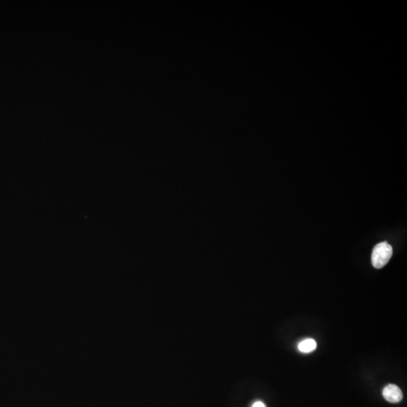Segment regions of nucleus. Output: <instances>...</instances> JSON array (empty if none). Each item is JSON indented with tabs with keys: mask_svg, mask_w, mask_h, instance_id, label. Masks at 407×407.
Listing matches in <instances>:
<instances>
[{
	"mask_svg": "<svg viewBox=\"0 0 407 407\" xmlns=\"http://www.w3.org/2000/svg\"><path fill=\"white\" fill-rule=\"evenodd\" d=\"M393 254L392 246L388 243L376 244L372 253V264L376 269H382L389 262Z\"/></svg>",
	"mask_w": 407,
	"mask_h": 407,
	"instance_id": "1",
	"label": "nucleus"
},
{
	"mask_svg": "<svg viewBox=\"0 0 407 407\" xmlns=\"http://www.w3.org/2000/svg\"><path fill=\"white\" fill-rule=\"evenodd\" d=\"M382 395L387 401L392 403V404L399 403L403 399V393L401 388L393 384L385 386L382 392Z\"/></svg>",
	"mask_w": 407,
	"mask_h": 407,
	"instance_id": "2",
	"label": "nucleus"
},
{
	"mask_svg": "<svg viewBox=\"0 0 407 407\" xmlns=\"http://www.w3.org/2000/svg\"><path fill=\"white\" fill-rule=\"evenodd\" d=\"M317 348V343L313 339H307L299 343L298 349L303 353H309L315 350Z\"/></svg>",
	"mask_w": 407,
	"mask_h": 407,
	"instance_id": "3",
	"label": "nucleus"
},
{
	"mask_svg": "<svg viewBox=\"0 0 407 407\" xmlns=\"http://www.w3.org/2000/svg\"><path fill=\"white\" fill-rule=\"evenodd\" d=\"M252 407H266V405L261 401H256L253 404Z\"/></svg>",
	"mask_w": 407,
	"mask_h": 407,
	"instance_id": "4",
	"label": "nucleus"
}]
</instances>
